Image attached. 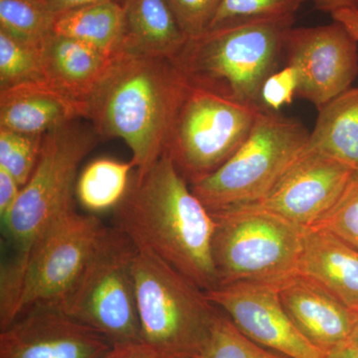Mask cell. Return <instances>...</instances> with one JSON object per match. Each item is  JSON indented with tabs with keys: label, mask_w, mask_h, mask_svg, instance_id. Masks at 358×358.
<instances>
[{
	"label": "cell",
	"mask_w": 358,
	"mask_h": 358,
	"mask_svg": "<svg viewBox=\"0 0 358 358\" xmlns=\"http://www.w3.org/2000/svg\"><path fill=\"white\" fill-rule=\"evenodd\" d=\"M357 7L358 8V0H357Z\"/></svg>",
	"instance_id": "obj_38"
},
{
	"label": "cell",
	"mask_w": 358,
	"mask_h": 358,
	"mask_svg": "<svg viewBox=\"0 0 358 358\" xmlns=\"http://www.w3.org/2000/svg\"><path fill=\"white\" fill-rule=\"evenodd\" d=\"M56 17L44 0H0V29L30 43L53 34Z\"/></svg>",
	"instance_id": "obj_23"
},
{
	"label": "cell",
	"mask_w": 358,
	"mask_h": 358,
	"mask_svg": "<svg viewBox=\"0 0 358 358\" xmlns=\"http://www.w3.org/2000/svg\"><path fill=\"white\" fill-rule=\"evenodd\" d=\"M81 120L44 134L37 166L2 223L17 252L27 251L52 224L75 210L80 166L101 141L93 126Z\"/></svg>",
	"instance_id": "obj_7"
},
{
	"label": "cell",
	"mask_w": 358,
	"mask_h": 358,
	"mask_svg": "<svg viewBox=\"0 0 358 358\" xmlns=\"http://www.w3.org/2000/svg\"><path fill=\"white\" fill-rule=\"evenodd\" d=\"M292 25L253 20L212 28L187 39L173 62L192 88L259 108L261 87L278 70L285 32Z\"/></svg>",
	"instance_id": "obj_3"
},
{
	"label": "cell",
	"mask_w": 358,
	"mask_h": 358,
	"mask_svg": "<svg viewBox=\"0 0 358 358\" xmlns=\"http://www.w3.org/2000/svg\"><path fill=\"white\" fill-rule=\"evenodd\" d=\"M355 324H353V329L352 338H350V343L358 348V310H355Z\"/></svg>",
	"instance_id": "obj_37"
},
{
	"label": "cell",
	"mask_w": 358,
	"mask_h": 358,
	"mask_svg": "<svg viewBox=\"0 0 358 358\" xmlns=\"http://www.w3.org/2000/svg\"><path fill=\"white\" fill-rule=\"evenodd\" d=\"M296 273L358 310V249L331 231L317 226L306 229Z\"/></svg>",
	"instance_id": "obj_18"
},
{
	"label": "cell",
	"mask_w": 358,
	"mask_h": 358,
	"mask_svg": "<svg viewBox=\"0 0 358 358\" xmlns=\"http://www.w3.org/2000/svg\"><path fill=\"white\" fill-rule=\"evenodd\" d=\"M124 51L173 61L187 38L166 0H126Z\"/></svg>",
	"instance_id": "obj_19"
},
{
	"label": "cell",
	"mask_w": 358,
	"mask_h": 358,
	"mask_svg": "<svg viewBox=\"0 0 358 358\" xmlns=\"http://www.w3.org/2000/svg\"><path fill=\"white\" fill-rule=\"evenodd\" d=\"M136 251L119 228L107 227L62 305L114 345L143 341L133 279Z\"/></svg>",
	"instance_id": "obj_8"
},
{
	"label": "cell",
	"mask_w": 358,
	"mask_h": 358,
	"mask_svg": "<svg viewBox=\"0 0 358 358\" xmlns=\"http://www.w3.org/2000/svg\"><path fill=\"white\" fill-rule=\"evenodd\" d=\"M107 227L94 214L73 210L52 224L27 251L18 252L23 259L18 317L33 308H62Z\"/></svg>",
	"instance_id": "obj_10"
},
{
	"label": "cell",
	"mask_w": 358,
	"mask_h": 358,
	"mask_svg": "<svg viewBox=\"0 0 358 358\" xmlns=\"http://www.w3.org/2000/svg\"><path fill=\"white\" fill-rule=\"evenodd\" d=\"M305 1L306 0H221L217 13L209 29L253 20L294 22V14Z\"/></svg>",
	"instance_id": "obj_26"
},
{
	"label": "cell",
	"mask_w": 358,
	"mask_h": 358,
	"mask_svg": "<svg viewBox=\"0 0 358 358\" xmlns=\"http://www.w3.org/2000/svg\"><path fill=\"white\" fill-rule=\"evenodd\" d=\"M22 186L6 169L0 167V217L3 223L20 199Z\"/></svg>",
	"instance_id": "obj_31"
},
{
	"label": "cell",
	"mask_w": 358,
	"mask_h": 358,
	"mask_svg": "<svg viewBox=\"0 0 358 358\" xmlns=\"http://www.w3.org/2000/svg\"><path fill=\"white\" fill-rule=\"evenodd\" d=\"M277 286L289 319L315 348L327 355L350 343L355 310L324 287L298 273Z\"/></svg>",
	"instance_id": "obj_15"
},
{
	"label": "cell",
	"mask_w": 358,
	"mask_h": 358,
	"mask_svg": "<svg viewBox=\"0 0 358 358\" xmlns=\"http://www.w3.org/2000/svg\"><path fill=\"white\" fill-rule=\"evenodd\" d=\"M44 134L16 133L0 128V167L24 186L38 162Z\"/></svg>",
	"instance_id": "obj_27"
},
{
	"label": "cell",
	"mask_w": 358,
	"mask_h": 358,
	"mask_svg": "<svg viewBox=\"0 0 358 358\" xmlns=\"http://www.w3.org/2000/svg\"><path fill=\"white\" fill-rule=\"evenodd\" d=\"M103 1H117L124 3L126 0H44L47 7L52 13L58 16L59 14L64 13L66 11L72 10L89 4L98 3Z\"/></svg>",
	"instance_id": "obj_34"
},
{
	"label": "cell",
	"mask_w": 358,
	"mask_h": 358,
	"mask_svg": "<svg viewBox=\"0 0 358 358\" xmlns=\"http://www.w3.org/2000/svg\"><path fill=\"white\" fill-rule=\"evenodd\" d=\"M197 358H289L254 343L217 308Z\"/></svg>",
	"instance_id": "obj_24"
},
{
	"label": "cell",
	"mask_w": 358,
	"mask_h": 358,
	"mask_svg": "<svg viewBox=\"0 0 358 358\" xmlns=\"http://www.w3.org/2000/svg\"><path fill=\"white\" fill-rule=\"evenodd\" d=\"M186 38L203 34L210 27L221 0H166Z\"/></svg>",
	"instance_id": "obj_29"
},
{
	"label": "cell",
	"mask_w": 358,
	"mask_h": 358,
	"mask_svg": "<svg viewBox=\"0 0 358 358\" xmlns=\"http://www.w3.org/2000/svg\"><path fill=\"white\" fill-rule=\"evenodd\" d=\"M298 90V75L292 66L275 71L264 81L259 94V108L264 112L280 113L293 103Z\"/></svg>",
	"instance_id": "obj_30"
},
{
	"label": "cell",
	"mask_w": 358,
	"mask_h": 358,
	"mask_svg": "<svg viewBox=\"0 0 358 358\" xmlns=\"http://www.w3.org/2000/svg\"><path fill=\"white\" fill-rule=\"evenodd\" d=\"M312 1L317 9L331 14L346 7L357 6V0H312Z\"/></svg>",
	"instance_id": "obj_35"
},
{
	"label": "cell",
	"mask_w": 358,
	"mask_h": 358,
	"mask_svg": "<svg viewBox=\"0 0 358 358\" xmlns=\"http://www.w3.org/2000/svg\"><path fill=\"white\" fill-rule=\"evenodd\" d=\"M254 343L289 358H326L300 333L282 307L277 284L236 282L205 292Z\"/></svg>",
	"instance_id": "obj_12"
},
{
	"label": "cell",
	"mask_w": 358,
	"mask_h": 358,
	"mask_svg": "<svg viewBox=\"0 0 358 358\" xmlns=\"http://www.w3.org/2000/svg\"><path fill=\"white\" fill-rule=\"evenodd\" d=\"M310 133L299 120L261 110L237 152L190 188L210 212L259 203L306 148Z\"/></svg>",
	"instance_id": "obj_6"
},
{
	"label": "cell",
	"mask_w": 358,
	"mask_h": 358,
	"mask_svg": "<svg viewBox=\"0 0 358 358\" xmlns=\"http://www.w3.org/2000/svg\"><path fill=\"white\" fill-rule=\"evenodd\" d=\"M40 55L45 81L81 103L85 110L87 101L103 81L115 58L55 33L44 40Z\"/></svg>",
	"instance_id": "obj_17"
},
{
	"label": "cell",
	"mask_w": 358,
	"mask_h": 358,
	"mask_svg": "<svg viewBox=\"0 0 358 358\" xmlns=\"http://www.w3.org/2000/svg\"><path fill=\"white\" fill-rule=\"evenodd\" d=\"M260 112L188 85L164 154L188 185H196L237 152Z\"/></svg>",
	"instance_id": "obj_9"
},
{
	"label": "cell",
	"mask_w": 358,
	"mask_h": 358,
	"mask_svg": "<svg viewBox=\"0 0 358 358\" xmlns=\"http://www.w3.org/2000/svg\"><path fill=\"white\" fill-rule=\"evenodd\" d=\"M326 358H358V348L350 343L327 353Z\"/></svg>",
	"instance_id": "obj_36"
},
{
	"label": "cell",
	"mask_w": 358,
	"mask_h": 358,
	"mask_svg": "<svg viewBox=\"0 0 358 358\" xmlns=\"http://www.w3.org/2000/svg\"><path fill=\"white\" fill-rule=\"evenodd\" d=\"M133 169L131 162L93 160L78 176L75 197L90 214L114 211L128 193Z\"/></svg>",
	"instance_id": "obj_22"
},
{
	"label": "cell",
	"mask_w": 358,
	"mask_h": 358,
	"mask_svg": "<svg viewBox=\"0 0 358 358\" xmlns=\"http://www.w3.org/2000/svg\"><path fill=\"white\" fill-rule=\"evenodd\" d=\"M187 89L173 61L122 52L87 101L85 120L101 140L124 141L143 173L164 155Z\"/></svg>",
	"instance_id": "obj_2"
},
{
	"label": "cell",
	"mask_w": 358,
	"mask_h": 358,
	"mask_svg": "<svg viewBox=\"0 0 358 358\" xmlns=\"http://www.w3.org/2000/svg\"><path fill=\"white\" fill-rule=\"evenodd\" d=\"M133 279L141 341L166 358H197L217 312L203 289L143 249Z\"/></svg>",
	"instance_id": "obj_4"
},
{
	"label": "cell",
	"mask_w": 358,
	"mask_h": 358,
	"mask_svg": "<svg viewBox=\"0 0 358 358\" xmlns=\"http://www.w3.org/2000/svg\"><path fill=\"white\" fill-rule=\"evenodd\" d=\"M113 346L58 306L33 308L0 331V358H102Z\"/></svg>",
	"instance_id": "obj_14"
},
{
	"label": "cell",
	"mask_w": 358,
	"mask_h": 358,
	"mask_svg": "<svg viewBox=\"0 0 358 358\" xmlns=\"http://www.w3.org/2000/svg\"><path fill=\"white\" fill-rule=\"evenodd\" d=\"M358 43L338 21L289 27L282 40L287 65L298 75L296 96L317 110L346 90L358 75Z\"/></svg>",
	"instance_id": "obj_11"
},
{
	"label": "cell",
	"mask_w": 358,
	"mask_h": 358,
	"mask_svg": "<svg viewBox=\"0 0 358 358\" xmlns=\"http://www.w3.org/2000/svg\"><path fill=\"white\" fill-rule=\"evenodd\" d=\"M40 47L0 29V90L43 81Z\"/></svg>",
	"instance_id": "obj_25"
},
{
	"label": "cell",
	"mask_w": 358,
	"mask_h": 358,
	"mask_svg": "<svg viewBox=\"0 0 358 358\" xmlns=\"http://www.w3.org/2000/svg\"><path fill=\"white\" fill-rule=\"evenodd\" d=\"M331 17L334 21H338L345 26V29L358 43V8L357 6L339 9L331 14Z\"/></svg>",
	"instance_id": "obj_33"
},
{
	"label": "cell",
	"mask_w": 358,
	"mask_h": 358,
	"mask_svg": "<svg viewBox=\"0 0 358 358\" xmlns=\"http://www.w3.org/2000/svg\"><path fill=\"white\" fill-rule=\"evenodd\" d=\"M102 358H166L143 341L113 346Z\"/></svg>",
	"instance_id": "obj_32"
},
{
	"label": "cell",
	"mask_w": 358,
	"mask_h": 358,
	"mask_svg": "<svg viewBox=\"0 0 358 358\" xmlns=\"http://www.w3.org/2000/svg\"><path fill=\"white\" fill-rule=\"evenodd\" d=\"M313 226L331 231L358 249V173L331 210Z\"/></svg>",
	"instance_id": "obj_28"
},
{
	"label": "cell",
	"mask_w": 358,
	"mask_h": 358,
	"mask_svg": "<svg viewBox=\"0 0 358 358\" xmlns=\"http://www.w3.org/2000/svg\"><path fill=\"white\" fill-rule=\"evenodd\" d=\"M358 173V87H352L319 110L307 145Z\"/></svg>",
	"instance_id": "obj_20"
},
{
	"label": "cell",
	"mask_w": 358,
	"mask_h": 358,
	"mask_svg": "<svg viewBox=\"0 0 358 358\" xmlns=\"http://www.w3.org/2000/svg\"><path fill=\"white\" fill-rule=\"evenodd\" d=\"M85 115L81 103L45 80L0 90V128L43 136L67 122L85 120Z\"/></svg>",
	"instance_id": "obj_16"
},
{
	"label": "cell",
	"mask_w": 358,
	"mask_h": 358,
	"mask_svg": "<svg viewBox=\"0 0 358 358\" xmlns=\"http://www.w3.org/2000/svg\"><path fill=\"white\" fill-rule=\"evenodd\" d=\"M210 213L215 221L212 255L218 286L278 284L296 274L307 228L256 204Z\"/></svg>",
	"instance_id": "obj_5"
},
{
	"label": "cell",
	"mask_w": 358,
	"mask_h": 358,
	"mask_svg": "<svg viewBox=\"0 0 358 358\" xmlns=\"http://www.w3.org/2000/svg\"><path fill=\"white\" fill-rule=\"evenodd\" d=\"M355 174L345 164L306 147L256 205L301 227H313L331 210Z\"/></svg>",
	"instance_id": "obj_13"
},
{
	"label": "cell",
	"mask_w": 358,
	"mask_h": 358,
	"mask_svg": "<svg viewBox=\"0 0 358 358\" xmlns=\"http://www.w3.org/2000/svg\"><path fill=\"white\" fill-rule=\"evenodd\" d=\"M53 33L83 42L114 58L124 51V3L98 2L59 14L54 23Z\"/></svg>",
	"instance_id": "obj_21"
},
{
	"label": "cell",
	"mask_w": 358,
	"mask_h": 358,
	"mask_svg": "<svg viewBox=\"0 0 358 358\" xmlns=\"http://www.w3.org/2000/svg\"><path fill=\"white\" fill-rule=\"evenodd\" d=\"M113 213V226L136 248L152 252L204 292L218 286L215 221L166 154L145 173H134Z\"/></svg>",
	"instance_id": "obj_1"
}]
</instances>
